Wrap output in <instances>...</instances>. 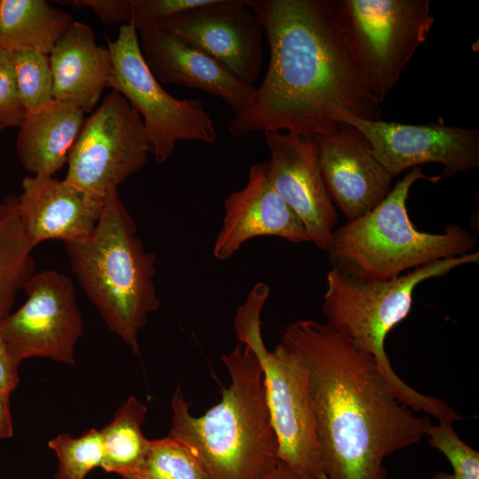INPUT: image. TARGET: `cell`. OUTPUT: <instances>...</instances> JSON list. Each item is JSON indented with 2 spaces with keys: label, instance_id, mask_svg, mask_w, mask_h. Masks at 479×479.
Listing matches in <instances>:
<instances>
[{
  "label": "cell",
  "instance_id": "cell-17",
  "mask_svg": "<svg viewBox=\"0 0 479 479\" xmlns=\"http://www.w3.org/2000/svg\"><path fill=\"white\" fill-rule=\"evenodd\" d=\"M21 185L17 209L25 233L35 247L50 240L64 243L79 240L94 231L105 199L53 177H26Z\"/></svg>",
  "mask_w": 479,
  "mask_h": 479
},
{
  "label": "cell",
  "instance_id": "cell-35",
  "mask_svg": "<svg viewBox=\"0 0 479 479\" xmlns=\"http://www.w3.org/2000/svg\"><path fill=\"white\" fill-rule=\"evenodd\" d=\"M7 127H9V125L5 122L0 120V132Z\"/></svg>",
  "mask_w": 479,
  "mask_h": 479
},
{
  "label": "cell",
  "instance_id": "cell-19",
  "mask_svg": "<svg viewBox=\"0 0 479 479\" xmlns=\"http://www.w3.org/2000/svg\"><path fill=\"white\" fill-rule=\"evenodd\" d=\"M54 99L84 114L100 99L112 71L108 48L97 44L91 27L74 20L49 54Z\"/></svg>",
  "mask_w": 479,
  "mask_h": 479
},
{
  "label": "cell",
  "instance_id": "cell-8",
  "mask_svg": "<svg viewBox=\"0 0 479 479\" xmlns=\"http://www.w3.org/2000/svg\"><path fill=\"white\" fill-rule=\"evenodd\" d=\"M263 307L241 304L234 326L240 343L256 354L263 369L267 404L278 439V459L313 479H326L317 436L307 372L298 357L281 342L266 349L261 330Z\"/></svg>",
  "mask_w": 479,
  "mask_h": 479
},
{
  "label": "cell",
  "instance_id": "cell-31",
  "mask_svg": "<svg viewBox=\"0 0 479 479\" xmlns=\"http://www.w3.org/2000/svg\"><path fill=\"white\" fill-rule=\"evenodd\" d=\"M20 362L0 338V393L12 394L20 383Z\"/></svg>",
  "mask_w": 479,
  "mask_h": 479
},
{
  "label": "cell",
  "instance_id": "cell-13",
  "mask_svg": "<svg viewBox=\"0 0 479 479\" xmlns=\"http://www.w3.org/2000/svg\"><path fill=\"white\" fill-rule=\"evenodd\" d=\"M157 27L202 51L255 87L263 60L264 31L247 0H215Z\"/></svg>",
  "mask_w": 479,
  "mask_h": 479
},
{
  "label": "cell",
  "instance_id": "cell-6",
  "mask_svg": "<svg viewBox=\"0 0 479 479\" xmlns=\"http://www.w3.org/2000/svg\"><path fill=\"white\" fill-rule=\"evenodd\" d=\"M414 167L389 193L364 216L334 229L327 251L332 266L365 281H381L432 262L471 253L476 238L458 224L443 232L418 230L407 211V199L419 180L437 183Z\"/></svg>",
  "mask_w": 479,
  "mask_h": 479
},
{
  "label": "cell",
  "instance_id": "cell-27",
  "mask_svg": "<svg viewBox=\"0 0 479 479\" xmlns=\"http://www.w3.org/2000/svg\"><path fill=\"white\" fill-rule=\"evenodd\" d=\"M438 421L437 425H431L427 436L429 445L449 460L452 472H438L432 479H479V452L458 436L452 420Z\"/></svg>",
  "mask_w": 479,
  "mask_h": 479
},
{
  "label": "cell",
  "instance_id": "cell-28",
  "mask_svg": "<svg viewBox=\"0 0 479 479\" xmlns=\"http://www.w3.org/2000/svg\"><path fill=\"white\" fill-rule=\"evenodd\" d=\"M215 0H131V24L137 32L153 28Z\"/></svg>",
  "mask_w": 479,
  "mask_h": 479
},
{
  "label": "cell",
  "instance_id": "cell-34",
  "mask_svg": "<svg viewBox=\"0 0 479 479\" xmlns=\"http://www.w3.org/2000/svg\"><path fill=\"white\" fill-rule=\"evenodd\" d=\"M7 208H8V200L6 198L2 203H0V217L5 214Z\"/></svg>",
  "mask_w": 479,
  "mask_h": 479
},
{
  "label": "cell",
  "instance_id": "cell-29",
  "mask_svg": "<svg viewBox=\"0 0 479 479\" xmlns=\"http://www.w3.org/2000/svg\"><path fill=\"white\" fill-rule=\"evenodd\" d=\"M26 115L21 104L11 52L0 50V120L9 127L20 126Z\"/></svg>",
  "mask_w": 479,
  "mask_h": 479
},
{
  "label": "cell",
  "instance_id": "cell-9",
  "mask_svg": "<svg viewBox=\"0 0 479 479\" xmlns=\"http://www.w3.org/2000/svg\"><path fill=\"white\" fill-rule=\"evenodd\" d=\"M106 42L112 58L108 87L122 95L140 115L157 162L167 161L178 141H216V128L204 102L173 97L153 76L133 24H122L116 39Z\"/></svg>",
  "mask_w": 479,
  "mask_h": 479
},
{
  "label": "cell",
  "instance_id": "cell-24",
  "mask_svg": "<svg viewBox=\"0 0 479 479\" xmlns=\"http://www.w3.org/2000/svg\"><path fill=\"white\" fill-rule=\"evenodd\" d=\"M125 479H209L201 463L182 441L167 436L150 440L140 465Z\"/></svg>",
  "mask_w": 479,
  "mask_h": 479
},
{
  "label": "cell",
  "instance_id": "cell-25",
  "mask_svg": "<svg viewBox=\"0 0 479 479\" xmlns=\"http://www.w3.org/2000/svg\"><path fill=\"white\" fill-rule=\"evenodd\" d=\"M58 459L55 479H85L104 460L100 430L90 428L80 436L59 433L48 442Z\"/></svg>",
  "mask_w": 479,
  "mask_h": 479
},
{
  "label": "cell",
  "instance_id": "cell-16",
  "mask_svg": "<svg viewBox=\"0 0 479 479\" xmlns=\"http://www.w3.org/2000/svg\"><path fill=\"white\" fill-rule=\"evenodd\" d=\"M224 209L213 247L217 260L231 258L246 241L259 236L309 241L302 222L271 185L266 161L250 167L247 183L225 198Z\"/></svg>",
  "mask_w": 479,
  "mask_h": 479
},
{
  "label": "cell",
  "instance_id": "cell-3",
  "mask_svg": "<svg viewBox=\"0 0 479 479\" xmlns=\"http://www.w3.org/2000/svg\"><path fill=\"white\" fill-rule=\"evenodd\" d=\"M221 361L231 377L221 401L195 417L177 389L171 399L168 436L191 449L209 479H262L279 461V445L261 363L253 349L240 342Z\"/></svg>",
  "mask_w": 479,
  "mask_h": 479
},
{
  "label": "cell",
  "instance_id": "cell-14",
  "mask_svg": "<svg viewBox=\"0 0 479 479\" xmlns=\"http://www.w3.org/2000/svg\"><path fill=\"white\" fill-rule=\"evenodd\" d=\"M269 180L302 222L309 241L328 251L338 214L327 192L312 136L264 133Z\"/></svg>",
  "mask_w": 479,
  "mask_h": 479
},
{
  "label": "cell",
  "instance_id": "cell-4",
  "mask_svg": "<svg viewBox=\"0 0 479 479\" xmlns=\"http://www.w3.org/2000/svg\"><path fill=\"white\" fill-rule=\"evenodd\" d=\"M64 245L78 283L107 328L139 357V333L161 304L156 256L137 236L118 190L105 198L92 233Z\"/></svg>",
  "mask_w": 479,
  "mask_h": 479
},
{
  "label": "cell",
  "instance_id": "cell-21",
  "mask_svg": "<svg viewBox=\"0 0 479 479\" xmlns=\"http://www.w3.org/2000/svg\"><path fill=\"white\" fill-rule=\"evenodd\" d=\"M74 20L44 0H0V50L49 55Z\"/></svg>",
  "mask_w": 479,
  "mask_h": 479
},
{
  "label": "cell",
  "instance_id": "cell-32",
  "mask_svg": "<svg viewBox=\"0 0 479 479\" xmlns=\"http://www.w3.org/2000/svg\"><path fill=\"white\" fill-rule=\"evenodd\" d=\"M10 397V394L0 393V439L10 438L13 435Z\"/></svg>",
  "mask_w": 479,
  "mask_h": 479
},
{
  "label": "cell",
  "instance_id": "cell-11",
  "mask_svg": "<svg viewBox=\"0 0 479 479\" xmlns=\"http://www.w3.org/2000/svg\"><path fill=\"white\" fill-rule=\"evenodd\" d=\"M23 290L25 302L0 320V338L21 363L50 358L74 365L83 320L72 280L54 270L35 272Z\"/></svg>",
  "mask_w": 479,
  "mask_h": 479
},
{
  "label": "cell",
  "instance_id": "cell-1",
  "mask_svg": "<svg viewBox=\"0 0 479 479\" xmlns=\"http://www.w3.org/2000/svg\"><path fill=\"white\" fill-rule=\"evenodd\" d=\"M270 47L262 83L234 115L233 137L282 131L314 136L339 127L344 114L380 120L341 34L332 0H247Z\"/></svg>",
  "mask_w": 479,
  "mask_h": 479
},
{
  "label": "cell",
  "instance_id": "cell-22",
  "mask_svg": "<svg viewBox=\"0 0 479 479\" xmlns=\"http://www.w3.org/2000/svg\"><path fill=\"white\" fill-rule=\"evenodd\" d=\"M146 413V405L137 397H130L100 430L104 446L103 470L125 479L140 465L150 443L142 431Z\"/></svg>",
  "mask_w": 479,
  "mask_h": 479
},
{
  "label": "cell",
  "instance_id": "cell-2",
  "mask_svg": "<svg viewBox=\"0 0 479 479\" xmlns=\"http://www.w3.org/2000/svg\"><path fill=\"white\" fill-rule=\"evenodd\" d=\"M281 342L307 372L326 479H387L384 459L428 436L429 419L401 404L373 358L326 323H291Z\"/></svg>",
  "mask_w": 479,
  "mask_h": 479
},
{
  "label": "cell",
  "instance_id": "cell-5",
  "mask_svg": "<svg viewBox=\"0 0 479 479\" xmlns=\"http://www.w3.org/2000/svg\"><path fill=\"white\" fill-rule=\"evenodd\" d=\"M479 262V252L437 260L394 279L365 281L332 266L326 275L322 310L326 324L356 349L371 356L397 399L438 420L460 416L443 399L420 393L393 370L385 350L389 333L409 315L413 293L422 282Z\"/></svg>",
  "mask_w": 479,
  "mask_h": 479
},
{
  "label": "cell",
  "instance_id": "cell-12",
  "mask_svg": "<svg viewBox=\"0 0 479 479\" xmlns=\"http://www.w3.org/2000/svg\"><path fill=\"white\" fill-rule=\"evenodd\" d=\"M341 122L358 130L368 140L378 161L393 177L424 163H439L440 176L452 177L479 166V130L430 123L406 124L364 120L344 114Z\"/></svg>",
  "mask_w": 479,
  "mask_h": 479
},
{
  "label": "cell",
  "instance_id": "cell-26",
  "mask_svg": "<svg viewBox=\"0 0 479 479\" xmlns=\"http://www.w3.org/2000/svg\"><path fill=\"white\" fill-rule=\"evenodd\" d=\"M19 96L27 113L36 112L54 100L50 56L32 50L11 52Z\"/></svg>",
  "mask_w": 479,
  "mask_h": 479
},
{
  "label": "cell",
  "instance_id": "cell-23",
  "mask_svg": "<svg viewBox=\"0 0 479 479\" xmlns=\"http://www.w3.org/2000/svg\"><path fill=\"white\" fill-rule=\"evenodd\" d=\"M8 208L0 217V320L12 312L16 296L35 272L32 251L21 224L17 196L7 197Z\"/></svg>",
  "mask_w": 479,
  "mask_h": 479
},
{
  "label": "cell",
  "instance_id": "cell-15",
  "mask_svg": "<svg viewBox=\"0 0 479 479\" xmlns=\"http://www.w3.org/2000/svg\"><path fill=\"white\" fill-rule=\"evenodd\" d=\"M312 137L329 196L347 221L364 216L389 193L394 177L358 130L342 123Z\"/></svg>",
  "mask_w": 479,
  "mask_h": 479
},
{
  "label": "cell",
  "instance_id": "cell-7",
  "mask_svg": "<svg viewBox=\"0 0 479 479\" xmlns=\"http://www.w3.org/2000/svg\"><path fill=\"white\" fill-rule=\"evenodd\" d=\"M347 48L381 103L435 23L429 0H332Z\"/></svg>",
  "mask_w": 479,
  "mask_h": 479
},
{
  "label": "cell",
  "instance_id": "cell-33",
  "mask_svg": "<svg viewBox=\"0 0 479 479\" xmlns=\"http://www.w3.org/2000/svg\"><path fill=\"white\" fill-rule=\"evenodd\" d=\"M262 479H313L304 475L284 462L279 460L277 464Z\"/></svg>",
  "mask_w": 479,
  "mask_h": 479
},
{
  "label": "cell",
  "instance_id": "cell-18",
  "mask_svg": "<svg viewBox=\"0 0 479 479\" xmlns=\"http://www.w3.org/2000/svg\"><path fill=\"white\" fill-rule=\"evenodd\" d=\"M138 33L144 59L160 83L180 84L219 97L234 115L243 109L255 87L165 30L153 27Z\"/></svg>",
  "mask_w": 479,
  "mask_h": 479
},
{
  "label": "cell",
  "instance_id": "cell-30",
  "mask_svg": "<svg viewBox=\"0 0 479 479\" xmlns=\"http://www.w3.org/2000/svg\"><path fill=\"white\" fill-rule=\"evenodd\" d=\"M76 7H87L106 24L131 22V0H73L61 1Z\"/></svg>",
  "mask_w": 479,
  "mask_h": 479
},
{
  "label": "cell",
  "instance_id": "cell-10",
  "mask_svg": "<svg viewBox=\"0 0 479 479\" xmlns=\"http://www.w3.org/2000/svg\"><path fill=\"white\" fill-rule=\"evenodd\" d=\"M149 142L138 113L113 90L85 119L65 179L104 200L147 161Z\"/></svg>",
  "mask_w": 479,
  "mask_h": 479
},
{
  "label": "cell",
  "instance_id": "cell-20",
  "mask_svg": "<svg viewBox=\"0 0 479 479\" xmlns=\"http://www.w3.org/2000/svg\"><path fill=\"white\" fill-rule=\"evenodd\" d=\"M84 121L82 111L55 99L36 112L27 113L16 139L24 169L32 176L53 177L67 163Z\"/></svg>",
  "mask_w": 479,
  "mask_h": 479
}]
</instances>
